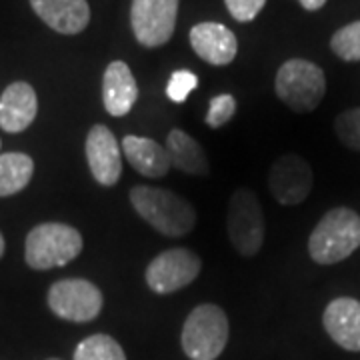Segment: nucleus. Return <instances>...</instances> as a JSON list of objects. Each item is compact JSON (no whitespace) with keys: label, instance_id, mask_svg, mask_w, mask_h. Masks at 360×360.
Returning a JSON list of instances; mask_svg holds the SVG:
<instances>
[{"label":"nucleus","instance_id":"obj_20","mask_svg":"<svg viewBox=\"0 0 360 360\" xmlns=\"http://www.w3.org/2000/svg\"><path fill=\"white\" fill-rule=\"evenodd\" d=\"M75 360H127V354L112 336L94 335L78 345Z\"/></svg>","mask_w":360,"mask_h":360},{"label":"nucleus","instance_id":"obj_15","mask_svg":"<svg viewBox=\"0 0 360 360\" xmlns=\"http://www.w3.org/2000/svg\"><path fill=\"white\" fill-rule=\"evenodd\" d=\"M32 11L60 34H78L90 22L86 0H30Z\"/></svg>","mask_w":360,"mask_h":360},{"label":"nucleus","instance_id":"obj_24","mask_svg":"<svg viewBox=\"0 0 360 360\" xmlns=\"http://www.w3.org/2000/svg\"><path fill=\"white\" fill-rule=\"evenodd\" d=\"M198 78L191 70H176L167 84V96L172 103H184L186 96L196 89Z\"/></svg>","mask_w":360,"mask_h":360},{"label":"nucleus","instance_id":"obj_12","mask_svg":"<svg viewBox=\"0 0 360 360\" xmlns=\"http://www.w3.org/2000/svg\"><path fill=\"white\" fill-rule=\"evenodd\" d=\"M191 46L194 52L214 66L231 65L238 51V42L236 37L229 26L220 25V22H200L191 30L188 34Z\"/></svg>","mask_w":360,"mask_h":360},{"label":"nucleus","instance_id":"obj_19","mask_svg":"<svg viewBox=\"0 0 360 360\" xmlns=\"http://www.w3.org/2000/svg\"><path fill=\"white\" fill-rule=\"evenodd\" d=\"M34 174V162L22 153L0 155V196H13L25 191Z\"/></svg>","mask_w":360,"mask_h":360},{"label":"nucleus","instance_id":"obj_5","mask_svg":"<svg viewBox=\"0 0 360 360\" xmlns=\"http://www.w3.org/2000/svg\"><path fill=\"white\" fill-rule=\"evenodd\" d=\"M274 89L288 108L295 112H310L322 103L326 80L321 66L302 58H292L281 66Z\"/></svg>","mask_w":360,"mask_h":360},{"label":"nucleus","instance_id":"obj_14","mask_svg":"<svg viewBox=\"0 0 360 360\" xmlns=\"http://www.w3.org/2000/svg\"><path fill=\"white\" fill-rule=\"evenodd\" d=\"M324 328L338 347L360 352V302L354 298H336L324 310Z\"/></svg>","mask_w":360,"mask_h":360},{"label":"nucleus","instance_id":"obj_3","mask_svg":"<svg viewBox=\"0 0 360 360\" xmlns=\"http://www.w3.org/2000/svg\"><path fill=\"white\" fill-rule=\"evenodd\" d=\"M82 252V236L75 226L44 222L28 232L25 243L26 264L34 270H51L72 262Z\"/></svg>","mask_w":360,"mask_h":360},{"label":"nucleus","instance_id":"obj_23","mask_svg":"<svg viewBox=\"0 0 360 360\" xmlns=\"http://www.w3.org/2000/svg\"><path fill=\"white\" fill-rule=\"evenodd\" d=\"M236 112V101L231 94H219L210 101L208 112H206V124L210 129H220L224 127Z\"/></svg>","mask_w":360,"mask_h":360},{"label":"nucleus","instance_id":"obj_8","mask_svg":"<svg viewBox=\"0 0 360 360\" xmlns=\"http://www.w3.org/2000/svg\"><path fill=\"white\" fill-rule=\"evenodd\" d=\"M202 262L188 248H170L146 266V284L156 295H170L188 286L200 274Z\"/></svg>","mask_w":360,"mask_h":360},{"label":"nucleus","instance_id":"obj_11","mask_svg":"<svg viewBox=\"0 0 360 360\" xmlns=\"http://www.w3.org/2000/svg\"><path fill=\"white\" fill-rule=\"evenodd\" d=\"M90 174L103 186H115L122 174V155L116 136L104 124H94L86 136Z\"/></svg>","mask_w":360,"mask_h":360},{"label":"nucleus","instance_id":"obj_18","mask_svg":"<svg viewBox=\"0 0 360 360\" xmlns=\"http://www.w3.org/2000/svg\"><path fill=\"white\" fill-rule=\"evenodd\" d=\"M167 153L170 167L179 168L193 176H206L208 174V158L202 150L200 142L186 134L184 130L172 129L168 132Z\"/></svg>","mask_w":360,"mask_h":360},{"label":"nucleus","instance_id":"obj_28","mask_svg":"<svg viewBox=\"0 0 360 360\" xmlns=\"http://www.w3.org/2000/svg\"><path fill=\"white\" fill-rule=\"evenodd\" d=\"M51 360H56V359H51Z\"/></svg>","mask_w":360,"mask_h":360},{"label":"nucleus","instance_id":"obj_6","mask_svg":"<svg viewBox=\"0 0 360 360\" xmlns=\"http://www.w3.org/2000/svg\"><path fill=\"white\" fill-rule=\"evenodd\" d=\"M226 231L234 250L240 257L258 255L264 243V214L257 194L248 188L234 191L229 202Z\"/></svg>","mask_w":360,"mask_h":360},{"label":"nucleus","instance_id":"obj_26","mask_svg":"<svg viewBox=\"0 0 360 360\" xmlns=\"http://www.w3.org/2000/svg\"><path fill=\"white\" fill-rule=\"evenodd\" d=\"M302 4V8L307 11H321L322 6L326 4V0H298Z\"/></svg>","mask_w":360,"mask_h":360},{"label":"nucleus","instance_id":"obj_17","mask_svg":"<svg viewBox=\"0 0 360 360\" xmlns=\"http://www.w3.org/2000/svg\"><path fill=\"white\" fill-rule=\"evenodd\" d=\"M122 153L127 156L130 167L146 179H160L170 170L167 146L158 144L153 139L134 136V134L124 136Z\"/></svg>","mask_w":360,"mask_h":360},{"label":"nucleus","instance_id":"obj_16","mask_svg":"<svg viewBox=\"0 0 360 360\" xmlns=\"http://www.w3.org/2000/svg\"><path fill=\"white\" fill-rule=\"evenodd\" d=\"M139 98V86L130 68L122 60L106 66L103 78V103L110 116H124L132 110Z\"/></svg>","mask_w":360,"mask_h":360},{"label":"nucleus","instance_id":"obj_13","mask_svg":"<svg viewBox=\"0 0 360 360\" xmlns=\"http://www.w3.org/2000/svg\"><path fill=\"white\" fill-rule=\"evenodd\" d=\"M39 98L28 82L8 84L0 96V129L16 134L26 130L37 118Z\"/></svg>","mask_w":360,"mask_h":360},{"label":"nucleus","instance_id":"obj_4","mask_svg":"<svg viewBox=\"0 0 360 360\" xmlns=\"http://www.w3.org/2000/svg\"><path fill=\"white\" fill-rule=\"evenodd\" d=\"M229 342V319L217 304H200L182 328V348L191 360H217Z\"/></svg>","mask_w":360,"mask_h":360},{"label":"nucleus","instance_id":"obj_7","mask_svg":"<svg viewBox=\"0 0 360 360\" xmlns=\"http://www.w3.org/2000/svg\"><path fill=\"white\" fill-rule=\"evenodd\" d=\"M103 292L84 278H65L51 286L49 307L63 321L90 322L103 310Z\"/></svg>","mask_w":360,"mask_h":360},{"label":"nucleus","instance_id":"obj_2","mask_svg":"<svg viewBox=\"0 0 360 360\" xmlns=\"http://www.w3.org/2000/svg\"><path fill=\"white\" fill-rule=\"evenodd\" d=\"M360 246V217L350 208H333L314 226L309 238L310 258L319 264H335Z\"/></svg>","mask_w":360,"mask_h":360},{"label":"nucleus","instance_id":"obj_9","mask_svg":"<svg viewBox=\"0 0 360 360\" xmlns=\"http://www.w3.org/2000/svg\"><path fill=\"white\" fill-rule=\"evenodd\" d=\"M179 0H132L130 25L146 49L167 44L176 26Z\"/></svg>","mask_w":360,"mask_h":360},{"label":"nucleus","instance_id":"obj_21","mask_svg":"<svg viewBox=\"0 0 360 360\" xmlns=\"http://www.w3.org/2000/svg\"><path fill=\"white\" fill-rule=\"evenodd\" d=\"M330 49L335 51L338 58L347 63L360 60V20L336 30L330 39Z\"/></svg>","mask_w":360,"mask_h":360},{"label":"nucleus","instance_id":"obj_10","mask_svg":"<svg viewBox=\"0 0 360 360\" xmlns=\"http://www.w3.org/2000/svg\"><path fill=\"white\" fill-rule=\"evenodd\" d=\"M310 165L298 155H283L274 160L269 172V188L272 196L284 206L304 202L312 191Z\"/></svg>","mask_w":360,"mask_h":360},{"label":"nucleus","instance_id":"obj_22","mask_svg":"<svg viewBox=\"0 0 360 360\" xmlns=\"http://www.w3.org/2000/svg\"><path fill=\"white\" fill-rule=\"evenodd\" d=\"M335 132L345 146L360 150V108H350L336 116Z\"/></svg>","mask_w":360,"mask_h":360},{"label":"nucleus","instance_id":"obj_27","mask_svg":"<svg viewBox=\"0 0 360 360\" xmlns=\"http://www.w3.org/2000/svg\"><path fill=\"white\" fill-rule=\"evenodd\" d=\"M2 255H4V236L0 234V258H2Z\"/></svg>","mask_w":360,"mask_h":360},{"label":"nucleus","instance_id":"obj_25","mask_svg":"<svg viewBox=\"0 0 360 360\" xmlns=\"http://www.w3.org/2000/svg\"><path fill=\"white\" fill-rule=\"evenodd\" d=\"M226 8L232 14L234 20L238 22H250L258 16V13L264 8L266 0H224Z\"/></svg>","mask_w":360,"mask_h":360},{"label":"nucleus","instance_id":"obj_1","mask_svg":"<svg viewBox=\"0 0 360 360\" xmlns=\"http://www.w3.org/2000/svg\"><path fill=\"white\" fill-rule=\"evenodd\" d=\"M130 205L153 229L167 236H184L194 229L196 210L176 193L156 186L130 188Z\"/></svg>","mask_w":360,"mask_h":360}]
</instances>
